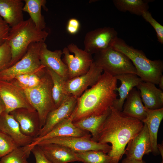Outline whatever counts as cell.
Wrapping results in <instances>:
<instances>
[{"label":"cell","instance_id":"obj_1","mask_svg":"<svg viewBox=\"0 0 163 163\" xmlns=\"http://www.w3.org/2000/svg\"><path fill=\"white\" fill-rule=\"evenodd\" d=\"M143 125L142 121L124 116L111 106L99 130L97 142L111 143V149L107 154L115 163H118L128 142L140 132Z\"/></svg>","mask_w":163,"mask_h":163},{"label":"cell","instance_id":"obj_2","mask_svg":"<svg viewBox=\"0 0 163 163\" xmlns=\"http://www.w3.org/2000/svg\"><path fill=\"white\" fill-rule=\"evenodd\" d=\"M117 83L115 76L104 72L95 84L77 98V104L72 113L73 122L107 112L117 98L115 92Z\"/></svg>","mask_w":163,"mask_h":163},{"label":"cell","instance_id":"obj_3","mask_svg":"<svg viewBox=\"0 0 163 163\" xmlns=\"http://www.w3.org/2000/svg\"><path fill=\"white\" fill-rule=\"evenodd\" d=\"M48 35L45 30H39L30 18L11 27L6 41L11 49L10 66L26 53L29 45L34 42H44Z\"/></svg>","mask_w":163,"mask_h":163},{"label":"cell","instance_id":"obj_4","mask_svg":"<svg viewBox=\"0 0 163 163\" xmlns=\"http://www.w3.org/2000/svg\"><path fill=\"white\" fill-rule=\"evenodd\" d=\"M112 47L126 55L135 66L137 75L142 81L158 85L163 75V62L160 59H149L141 50L130 46L122 39L117 37Z\"/></svg>","mask_w":163,"mask_h":163},{"label":"cell","instance_id":"obj_5","mask_svg":"<svg viewBox=\"0 0 163 163\" xmlns=\"http://www.w3.org/2000/svg\"><path fill=\"white\" fill-rule=\"evenodd\" d=\"M52 86L51 78L46 69L37 86L22 88L30 103L38 113L41 128L45 124L49 113L55 108L52 95Z\"/></svg>","mask_w":163,"mask_h":163},{"label":"cell","instance_id":"obj_6","mask_svg":"<svg viewBox=\"0 0 163 163\" xmlns=\"http://www.w3.org/2000/svg\"><path fill=\"white\" fill-rule=\"evenodd\" d=\"M93 61L104 72L115 76L125 73L137 74L129 59L122 53L110 47L95 53Z\"/></svg>","mask_w":163,"mask_h":163},{"label":"cell","instance_id":"obj_7","mask_svg":"<svg viewBox=\"0 0 163 163\" xmlns=\"http://www.w3.org/2000/svg\"><path fill=\"white\" fill-rule=\"evenodd\" d=\"M43 42L31 43L23 57L14 65L0 71V80L11 81L19 75L34 72L43 65L39 57Z\"/></svg>","mask_w":163,"mask_h":163},{"label":"cell","instance_id":"obj_8","mask_svg":"<svg viewBox=\"0 0 163 163\" xmlns=\"http://www.w3.org/2000/svg\"><path fill=\"white\" fill-rule=\"evenodd\" d=\"M62 53V60L68 69V79L86 73L93 62L92 55L73 43L65 47Z\"/></svg>","mask_w":163,"mask_h":163},{"label":"cell","instance_id":"obj_9","mask_svg":"<svg viewBox=\"0 0 163 163\" xmlns=\"http://www.w3.org/2000/svg\"><path fill=\"white\" fill-rule=\"evenodd\" d=\"M0 98L5 105V111L8 113L21 108L35 110L30 103L24 90L14 79L0 80Z\"/></svg>","mask_w":163,"mask_h":163},{"label":"cell","instance_id":"obj_10","mask_svg":"<svg viewBox=\"0 0 163 163\" xmlns=\"http://www.w3.org/2000/svg\"><path fill=\"white\" fill-rule=\"evenodd\" d=\"M54 143L64 146L74 152L88 151H102L108 153L111 150V146L107 143L95 142L91 139V136L84 137H57L41 140L36 144Z\"/></svg>","mask_w":163,"mask_h":163},{"label":"cell","instance_id":"obj_11","mask_svg":"<svg viewBox=\"0 0 163 163\" xmlns=\"http://www.w3.org/2000/svg\"><path fill=\"white\" fill-rule=\"evenodd\" d=\"M118 37L117 32L113 28L104 27L87 33L84 39V50L92 55L112 47Z\"/></svg>","mask_w":163,"mask_h":163},{"label":"cell","instance_id":"obj_12","mask_svg":"<svg viewBox=\"0 0 163 163\" xmlns=\"http://www.w3.org/2000/svg\"><path fill=\"white\" fill-rule=\"evenodd\" d=\"M103 71L102 69L93 61L86 73L66 81L65 85L66 94L78 97L88 86L92 87L97 82L101 76Z\"/></svg>","mask_w":163,"mask_h":163},{"label":"cell","instance_id":"obj_13","mask_svg":"<svg viewBox=\"0 0 163 163\" xmlns=\"http://www.w3.org/2000/svg\"><path fill=\"white\" fill-rule=\"evenodd\" d=\"M77 98L68 95L59 106L48 114L45 124L36 138L41 137L49 133L57 124L69 118L73 112L77 103Z\"/></svg>","mask_w":163,"mask_h":163},{"label":"cell","instance_id":"obj_14","mask_svg":"<svg viewBox=\"0 0 163 163\" xmlns=\"http://www.w3.org/2000/svg\"><path fill=\"white\" fill-rule=\"evenodd\" d=\"M9 113L18 122L24 135L33 139L38 137L41 128L38 114L35 110L21 108Z\"/></svg>","mask_w":163,"mask_h":163},{"label":"cell","instance_id":"obj_15","mask_svg":"<svg viewBox=\"0 0 163 163\" xmlns=\"http://www.w3.org/2000/svg\"><path fill=\"white\" fill-rule=\"evenodd\" d=\"M144 123L140 132L127 143L124 154L126 157L142 160L144 155L152 152L150 136L146 124Z\"/></svg>","mask_w":163,"mask_h":163},{"label":"cell","instance_id":"obj_16","mask_svg":"<svg viewBox=\"0 0 163 163\" xmlns=\"http://www.w3.org/2000/svg\"><path fill=\"white\" fill-rule=\"evenodd\" d=\"M62 54L61 50L51 51L48 49L45 42L42 43L39 53L41 64L53 71L66 81L69 79L68 69L61 58Z\"/></svg>","mask_w":163,"mask_h":163},{"label":"cell","instance_id":"obj_17","mask_svg":"<svg viewBox=\"0 0 163 163\" xmlns=\"http://www.w3.org/2000/svg\"><path fill=\"white\" fill-rule=\"evenodd\" d=\"M0 130L9 136L18 147L31 144L34 139L24 135L12 115L5 111L0 116Z\"/></svg>","mask_w":163,"mask_h":163},{"label":"cell","instance_id":"obj_18","mask_svg":"<svg viewBox=\"0 0 163 163\" xmlns=\"http://www.w3.org/2000/svg\"><path fill=\"white\" fill-rule=\"evenodd\" d=\"M88 132L76 127L73 123V115L62 121L57 124L49 133L40 138L34 139L31 143L33 145L44 139L57 137H84L90 136Z\"/></svg>","mask_w":163,"mask_h":163},{"label":"cell","instance_id":"obj_19","mask_svg":"<svg viewBox=\"0 0 163 163\" xmlns=\"http://www.w3.org/2000/svg\"><path fill=\"white\" fill-rule=\"evenodd\" d=\"M145 108L155 110L163 108V91L153 83L141 82L136 87Z\"/></svg>","mask_w":163,"mask_h":163},{"label":"cell","instance_id":"obj_20","mask_svg":"<svg viewBox=\"0 0 163 163\" xmlns=\"http://www.w3.org/2000/svg\"><path fill=\"white\" fill-rule=\"evenodd\" d=\"M47 158L52 163L79 161L75 152L62 145L47 143L37 145Z\"/></svg>","mask_w":163,"mask_h":163},{"label":"cell","instance_id":"obj_21","mask_svg":"<svg viewBox=\"0 0 163 163\" xmlns=\"http://www.w3.org/2000/svg\"><path fill=\"white\" fill-rule=\"evenodd\" d=\"M21 0H0V16L11 27L24 21Z\"/></svg>","mask_w":163,"mask_h":163},{"label":"cell","instance_id":"obj_22","mask_svg":"<svg viewBox=\"0 0 163 163\" xmlns=\"http://www.w3.org/2000/svg\"><path fill=\"white\" fill-rule=\"evenodd\" d=\"M115 77L120 82L121 85L115 90L119 93V98L114 101L112 106L121 112L124 102L130 91L142 80L136 74L132 73L123 74Z\"/></svg>","mask_w":163,"mask_h":163},{"label":"cell","instance_id":"obj_23","mask_svg":"<svg viewBox=\"0 0 163 163\" xmlns=\"http://www.w3.org/2000/svg\"><path fill=\"white\" fill-rule=\"evenodd\" d=\"M125 101L121 112L122 114L142 122L146 117V112L142 104L139 90L135 88H133Z\"/></svg>","mask_w":163,"mask_h":163},{"label":"cell","instance_id":"obj_24","mask_svg":"<svg viewBox=\"0 0 163 163\" xmlns=\"http://www.w3.org/2000/svg\"><path fill=\"white\" fill-rule=\"evenodd\" d=\"M145 109L146 116L142 122L146 124L148 128L151 143L152 152L154 155H157L160 154L157 143L158 133L163 118V108L149 110L145 107Z\"/></svg>","mask_w":163,"mask_h":163},{"label":"cell","instance_id":"obj_25","mask_svg":"<svg viewBox=\"0 0 163 163\" xmlns=\"http://www.w3.org/2000/svg\"><path fill=\"white\" fill-rule=\"evenodd\" d=\"M109 110L102 115L88 116L73 122V124L81 130L90 132L92 139L97 142L99 130L108 115Z\"/></svg>","mask_w":163,"mask_h":163},{"label":"cell","instance_id":"obj_26","mask_svg":"<svg viewBox=\"0 0 163 163\" xmlns=\"http://www.w3.org/2000/svg\"><path fill=\"white\" fill-rule=\"evenodd\" d=\"M23 11L27 12L30 18L39 30H43L46 27L44 18L41 13L42 7L45 8V0H24Z\"/></svg>","mask_w":163,"mask_h":163},{"label":"cell","instance_id":"obj_27","mask_svg":"<svg viewBox=\"0 0 163 163\" xmlns=\"http://www.w3.org/2000/svg\"><path fill=\"white\" fill-rule=\"evenodd\" d=\"M150 0H114L113 3L120 11H129L135 14L142 16L143 13L148 11Z\"/></svg>","mask_w":163,"mask_h":163},{"label":"cell","instance_id":"obj_28","mask_svg":"<svg viewBox=\"0 0 163 163\" xmlns=\"http://www.w3.org/2000/svg\"><path fill=\"white\" fill-rule=\"evenodd\" d=\"M46 68L52 81V95L56 108L60 106L68 95L66 94L65 90L66 81L53 71Z\"/></svg>","mask_w":163,"mask_h":163},{"label":"cell","instance_id":"obj_29","mask_svg":"<svg viewBox=\"0 0 163 163\" xmlns=\"http://www.w3.org/2000/svg\"><path fill=\"white\" fill-rule=\"evenodd\" d=\"M46 71V67L43 65L34 72L19 75L13 79L23 89L33 88L40 83Z\"/></svg>","mask_w":163,"mask_h":163},{"label":"cell","instance_id":"obj_30","mask_svg":"<svg viewBox=\"0 0 163 163\" xmlns=\"http://www.w3.org/2000/svg\"><path fill=\"white\" fill-rule=\"evenodd\" d=\"M35 145L20 146L0 158V163H28L27 159Z\"/></svg>","mask_w":163,"mask_h":163},{"label":"cell","instance_id":"obj_31","mask_svg":"<svg viewBox=\"0 0 163 163\" xmlns=\"http://www.w3.org/2000/svg\"><path fill=\"white\" fill-rule=\"evenodd\" d=\"M83 163H115L112 157L102 151H88L75 153Z\"/></svg>","mask_w":163,"mask_h":163},{"label":"cell","instance_id":"obj_32","mask_svg":"<svg viewBox=\"0 0 163 163\" xmlns=\"http://www.w3.org/2000/svg\"><path fill=\"white\" fill-rule=\"evenodd\" d=\"M18 147L12 138L0 130V158Z\"/></svg>","mask_w":163,"mask_h":163},{"label":"cell","instance_id":"obj_33","mask_svg":"<svg viewBox=\"0 0 163 163\" xmlns=\"http://www.w3.org/2000/svg\"><path fill=\"white\" fill-rule=\"evenodd\" d=\"M11 59V48L6 41L0 46V71L10 66Z\"/></svg>","mask_w":163,"mask_h":163},{"label":"cell","instance_id":"obj_34","mask_svg":"<svg viewBox=\"0 0 163 163\" xmlns=\"http://www.w3.org/2000/svg\"><path fill=\"white\" fill-rule=\"evenodd\" d=\"M143 18L149 22L155 30L158 41L163 44V26L154 19L148 11L143 12L142 15Z\"/></svg>","mask_w":163,"mask_h":163},{"label":"cell","instance_id":"obj_35","mask_svg":"<svg viewBox=\"0 0 163 163\" xmlns=\"http://www.w3.org/2000/svg\"><path fill=\"white\" fill-rule=\"evenodd\" d=\"M10 28L0 16V46L6 41Z\"/></svg>","mask_w":163,"mask_h":163},{"label":"cell","instance_id":"obj_36","mask_svg":"<svg viewBox=\"0 0 163 163\" xmlns=\"http://www.w3.org/2000/svg\"><path fill=\"white\" fill-rule=\"evenodd\" d=\"M31 152L35 158L36 163H52L47 158L38 145L34 146Z\"/></svg>","mask_w":163,"mask_h":163},{"label":"cell","instance_id":"obj_37","mask_svg":"<svg viewBox=\"0 0 163 163\" xmlns=\"http://www.w3.org/2000/svg\"><path fill=\"white\" fill-rule=\"evenodd\" d=\"M80 24L79 21L75 18H71L68 22L66 30L71 34H75L78 33L80 28Z\"/></svg>","mask_w":163,"mask_h":163},{"label":"cell","instance_id":"obj_38","mask_svg":"<svg viewBox=\"0 0 163 163\" xmlns=\"http://www.w3.org/2000/svg\"><path fill=\"white\" fill-rule=\"evenodd\" d=\"M121 163H146L143 160H138L126 157L122 161Z\"/></svg>","mask_w":163,"mask_h":163},{"label":"cell","instance_id":"obj_39","mask_svg":"<svg viewBox=\"0 0 163 163\" xmlns=\"http://www.w3.org/2000/svg\"><path fill=\"white\" fill-rule=\"evenodd\" d=\"M158 148L160 154L162 157V161L161 163H163V142L160 144H158Z\"/></svg>","mask_w":163,"mask_h":163},{"label":"cell","instance_id":"obj_40","mask_svg":"<svg viewBox=\"0 0 163 163\" xmlns=\"http://www.w3.org/2000/svg\"><path fill=\"white\" fill-rule=\"evenodd\" d=\"M5 110V105L0 98V116L1 114Z\"/></svg>","mask_w":163,"mask_h":163},{"label":"cell","instance_id":"obj_41","mask_svg":"<svg viewBox=\"0 0 163 163\" xmlns=\"http://www.w3.org/2000/svg\"><path fill=\"white\" fill-rule=\"evenodd\" d=\"M160 89L162 90L163 89V75H162L160 78L158 84Z\"/></svg>","mask_w":163,"mask_h":163},{"label":"cell","instance_id":"obj_42","mask_svg":"<svg viewBox=\"0 0 163 163\" xmlns=\"http://www.w3.org/2000/svg\"><path fill=\"white\" fill-rule=\"evenodd\" d=\"M28 163H29V162H28Z\"/></svg>","mask_w":163,"mask_h":163}]
</instances>
